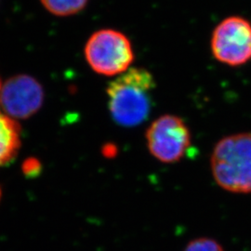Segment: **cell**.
<instances>
[{"mask_svg":"<svg viewBox=\"0 0 251 251\" xmlns=\"http://www.w3.org/2000/svg\"><path fill=\"white\" fill-rule=\"evenodd\" d=\"M155 81L144 68H129L108 85L109 112L122 126L141 125L149 117Z\"/></svg>","mask_w":251,"mask_h":251,"instance_id":"cell-1","label":"cell"},{"mask_svg":"<svg viewBox=\"0 0 251 251\" xmlns=\"http://www.w3.org/2000/svg\"><path fill=\"white\" fill-rule=\"evenodd\" d=\"M210 166L221 188L234 194L251 193V132L220 140L211 154Z\"/></svg>","mask_w":251,"mask_h":251,"instance_id":"cell-2","label":"cell"},{"mask_svg":"<svg viewBox=\"0 0 251 251\" xmlns=\"http://www.w3.org/2000/svg\"><path fill=\"white\" fill-rule=\"evenodd\" d=\"M84 52L91 70L104 76L120 75L129 69L134 61L130 40L114 29H100L93 33Z\"/></svg>","mask_w":251,"mask_h":251,"instance_id":"cell-3","label":"cell"},{"mask_svg":"<svg viewBox=\"0 0 251 251\" xmlns=\"http://www.w3.org/2000/svg\"><path fill=\"white\" fill-rule=\"evenodd\" d=\"M150 153L165 164L182 159L191 146V133L185 122L177 116L164 115L156 118L146 130Z\"/></svg>","mask_w":251,"mask_h":251,"instance_id":"cell-4","label":"cell"},{"mask_svg":"<svg viewBox=\"0 0 251 251\" xmlns=\"http://www.w3.org/2000/svg\"><path fill=\"white\" fill-rule=\"evenodd\" d=\"M211 51L216 60L237 67L251 61V23L241 16H230L215 27Z\"/></svg>","mask_w":251,"mask_h":251,"instance_id":"cell-5","label":"cell"},{"mask_svg":"<svg viewBox=\"0 0 251 251\" xmlns=\"http://www.w3.org/2000/svg\"><path fill=\"white\" fill-rule=\"evenodd\" d=\"M45 98L42 85L31 75H18L4 83L0 90V105L14 119H26L42 107Z\"/></svg>","mask_w":251,"mask_h":251,"instance_id":"cell-6","label":"cell"},{"mask_svg":"<svg viewBox=\"0 0 251 251\" xmlns=\"http://www.w3.org/2000/svg\"><path fill=\"white\" fill-rule=\"evenodd\" d=\"M21 148V126L18 122L0 112V168L9 165Z\"/></svg>","mask_w":251,"mask_h":251,"instance_id":"cell-7","label":"cell"},{"mask_svg":"<svg viewBox=\"0 0 251 251\" xmlns=\"http://www.w3.org/2000/svg\"><path fill=\"white\" fill-rule=\"evenodd\" d=\"M49 12L58 17H68L82 11L89 0H40Z\"/></svg>","mask_w":251,"mask_h":251,"instance_id":"cell-8","label":"cell"},{"mask_svg":"<svg viewBox=\"0 0 251 251\" xmlns=\"http://www.w3.org/2000/svg\"><path fill=\"white\" fill-rule=\"evenodd\" d=\"M183 251H225L222 245L209 237H200L188 243Z\"/></svg>","mask_w":251,"mask_h":251,"instance_id":"cell-9","label":"cell"},{"mask_svg":"<svg viewBox=\"0 0 251 251\" xmlns=\"http://www.w3.org/2000/svg\"><path fill=\"white\" fill-rule=\"evenodd\" d=\"M42 171V165L36 157H29L22 165V171L26 178L38 177Z\"/></svg>","mask_w":251,"mask_h":251,"instance_id":"cell-10","label":"cell"},{"mask_svg":"<svg viewBox=\"0 0 251 251\" xmlns=\"http://www.w3.org/2000/svg\"><path fill=\"white\" fill-rule=\"evenodd\" d=\"M1 199H2V189L0 187V201H1Z\"/></svg>","mask_w":251,"mask_h":251,"instance_id":"cell-11","label":"cell"},{"mask_svg":"<svg viewBox=\"0 0 251 251\" xmlns=\"http://www.w3.org/2000/svg\"><path fill=\"white\" fill-rule=\"evenodd\" d=\"M1 87H2V86H1V81H0V90H1Z\"/></svg>","mask_w":251,"mask_h":251,"instance_id":"cell-12","label":"cell"}]
</instances>
